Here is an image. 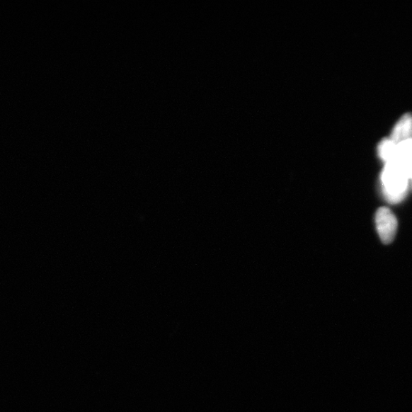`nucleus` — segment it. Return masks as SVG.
<instances>
[{
    "label": "nucleus",
    "instance_id": "nucleus-1",
    "mask_svg": "<svg viewBox=\"0 0 412 412\" xmlns=\"http://www.w3.org/2000/svg\"><path fill=\"white\" fill-rule=\"evenodd\" d=\"M408 181L407 173L399 161L387 162L381 175L382 192L385 200L391 204L404 201L407 195Z\"/></svg>",
    "mask_w": 412,
    "mask_h": 412
},
{
    "label": "nucleus",
    "instance_id": "nucleus-2",
    "mask_svg": "<svg viewBox=\"0 0 412 412\" xmlns=\"http://www.w3.org/2000/svg\"><path fill=\"white\" fill-rule=\"evenodd\" d=\"M376 225L382 243L389 244L394 240L398 228L396 215L389 208H379L376 214Z\"/></svg>",
    "mask_w": 412,
    "mask_h": 412
}]
</instances>
